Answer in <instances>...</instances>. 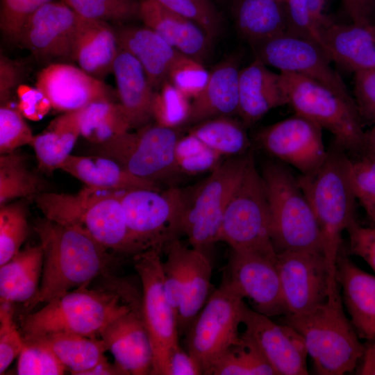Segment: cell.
<instances>
[{"instance_id": "obj_1", "label": "cell", "mask_w": 375, "mask_h": 375, "mask_svg": "<svg viewBox=\"0 0 375 375\" xmlns=\"http://www.w3.org/2000/svg\"><path fill=\"white\" fill-rule=\"evenodd\" d=\"M34 229L44 257L40 288L26 303L28 310L69 291L88 288L108 273V249L83 229L45 217L36 222Z\"/></svg>"}, {"instance_id": "obj_2", "label": "cell", "mask_w": 375, "mask_h": 375, "mask_svg": "<svg viewBox=\"0 0 375 375\" xmlns=\"http://www.w3.org/2000/svg\"><path fill=\"white\" fill-rule=\"evenodd\" d=\"M140 306L141 299L124 283L107 289H77L28 313L22 319V330L24 338L67 333L96 338L114 320Z\"/></svg>"}, {"instance_id": "obj_3", "label": "cell", "mask_w": 375, "mask_h": 375, "mask_svg": "<svg viewBox=\"0 0 375 375\" xmlns=\"http://www.w3.org/2000/svg\"><path fill=\"white\" fill-rule=\"evenodd\" d=\"M350 156L334 140L325 159L312 172L297 178L317 219L331 281L336 280L342 234L356 220V201L349 176Z\"/></svg>"}, {"instance_id": "obj_4", "label": "cell", "mask_w": 375, "mask_h": 375, "mask_svg": "<svg viewBox=\"0 0 375 375\" xmlns=\"http://www.w3.org/2000/svg\"><path fill=\"white\" fill-rule=\"evenodd\" d=\"M121 192L85 185L75 194L43 193L35 202L45 218L78 226L107 249L133 258L140 253L126 224Z\"/></svg>"}, {"instance_id": "obj_5", "label": "cell", "mask_w": 375, "mask_h": 375, "mask_svg": "<svg viewBox=\"0 0 375 375\" xmlns=\"http://www.w3.org/2000/svg\"><path fill=\"white\" fill-rule=\"evenodd\" d=\"M284 317V324L303 338L317 374L342 375L357 369L364 344L344 312L342 297L328 299L306 313Z\"/></svg>"}, {"instance_id": "obj_6", "label": "cell", "mask_w": 375, "mask_h": 375, "mask_svg": "<svg viewBox=\"0 0 375 375\" xmlns=\"http://www.w3.org/2000/svg\"><path fill=\"white\" fill-rule=\"evenodd\" d=\"M270 214L271 235L276 253H323L319 227L297 178L280 163L266 164L261 174Z\"/></svg>"}, {"instance_id": "obj_7", "label": "cell", "mask_w": 375, "mask_h": 375, "mask_svg": "<svg viewBox=\"0 0 375 375\" xmlns=\"http://www.w3.org/2000/svg\"><path fill=\"white\" fill-rule=\"evenodd\" d=\"M252 156L247 153L222 162L202 181L181 189L183 210L179 234H185L192 247L208 253L218 242L228 203Z\"/></svg>"}, {"instance_id": "obj_8", "label": "cell", "mask_w": 375, "mask_h": 375, "mask_svg": "<svg viewBox=\"0 0 375 375\" xmlns=\"http://www.w3.org/2000/svg\"><path fill=\"white\" fill-rule=\"evenodd\" d=\"M288 101L295 111L326 129L334 141L353 157L361 156L365 133L354 99L343 97L309 78L280 72Z\"/></svg>"}, {"instance_id": "obj_9", "label": "cell", "mask_w": 375, "mask_h": 375, "mask_svg": "<svg viewBox=\"0 0 375 375\" xmlns=\"http://www.w3.org/2000/svg\"><path fill=\"white\" fill-rule=\"evenodd\" d=\"M231 250L275 258L267 197L252 155L226 206L218 242Z\"/></svg>"}, {"instance_id": "obj_10", "label": "cell", "mask_w": 375, "mask_h": 375, "mask_svg": "<svg viewBox=\"0 0 375 375\" xmlns=\"http://www.w3.org/2000/svg\"><path fill=\"white\" fill-rule=\"evenodd\" d=\"M180 138L178 128L149 123L96 144V149L138 177L171 185L183 174L176 156Z\"/></svg>"}, {"instance_id": "obj_11", "label": "cell", "mask_w": 375, "mask_h": 375, "mask_svg": "<svg viewBox=\"0 0 375 375\" xmlns=\"http://www.w3.org/2000/svg\"><path fill=\"white\" fill-rule=\"evenodd\" d=\"M244 298L226 279L209 297L185 333L186 350L206 375L215 362L240 338Z\"/></svg>"}, {"instance_id": "obj_12", "label": "cell", "mask_w": 375, "mask_h": 375, "mask_svg": "<svg viewBox=\"0 0 375 375\" xmlns=\"http://www.w3.org/2000/svg\"><path fill=\"white\" fill-rule=\"evenodd\" d=\"M160 252L150 249L133 257L142 283L141 314L153 354L152 375H167L170 356L180 345L176 317L165 293Z\"/></svg>"}, {"instance_id": "obj_13", "label": "cell", "mask_w": 375, "mask_h": 375, "mask_svg": "<svg viewBox=\"0 0 375 375\" xmlns=\"http://www.w3.org/2000/svg\"><path fill=\"white\" fill-rule=\"evenodd\" d=\"M120 199L126 224L140 253L162 251L179 235L183 210L181 190L133 189L122 191Z\"/></svg>"}, {"instance_id": "obj_14", "label": "cell", "mask_w": 375, "mask_h": 375, "mask_svg": "<svg viewBox=\"0 0 375 375\" xmlns=\"http://www.w3.org/2000/svg\"><path fill=\"white\" fill-rule=\"evenodd\" d=\"M282 297L287 315H301L341 298L331 278L324 256L313 251L276 253Z\"/></svg>"}, {"instance_id": "obj_15", "label": "cell", "mask_w": 375, "mask_h": 375, "mask_svg": "<svg viewBox=\"0 0 375 375\" xmlns=\"http://www.w3.org/2000/svg\"><path fill=\"white\" fill-rule=\"evenodd\" d=\"M256 59L280 72H290L312 79L344 98L353 99L331 60L315 42L290 32L250 44Z\"/></svg>"}, {"instance_id": "obj_16", "label": "cell", "mask_w": 375, "mask_h": 375, "mask_svg": "<svg viewBox=\"0 0 375 375\" xmlns=\"http://www.w3.org/2000/svg\"><path fill=\"white\" fill-rule=\"evenodd\" d=\"M322 130L314 122L295 114L262 128L256 140L265 152L306 174L317 168L326 158Z\"/></svg>"}, {"instance_id": "obj_17", "label": "cell", "mask_w": 375, "mask_h": 375, "mask_svg": "<svg viewBox=\"0 0 375 375\" xmlns=\"http://www.w3.org/2000/svg\"><path fill=\"white\" fill-rule=\"evenodd\" d=\"M223 278L256 311L269 317L287 315L276 257L231 250Z\"/></svg>"}, {"instance_id": "obj_18", "label": "cell", "mask_w": 375, "mask_h": 375, "mask_svg": "<svg viewBox=\"0 0 375 375\" xmlns=\"http://www.w3.org/2000/svg\"><path fill=\"white\" fill-rule=\"evenodd\" d=\"M244 333L260 349L277 375H306L308 352L302 335L294 328L278 324L249 307H242Z\"/></svg>"}, {"instance_id": "obj_19", "label": "cell", "mask_w": 375, "mask_h": 375, "mask_svg": "<svg viewBox=\"0 0 375 375\" xmlns=\"http://www.w3.org/2000/svg\"><path fill=\"white\" fill-rule=\"evenodd\" d=\"M79 19L65 2L52 1L28 17L17 41L42 59H72Z\"/></svg>"}, {"instance_id": "obj_20", "label": "cell", "mask_w": 375, "mask_h": 375, "mask_svg": "<svg viewBox=\"0 0 375 375\" xmlns=\"http://www.w3.org/2000/svg\"><path fill=\"white\" fill-rule=\"evenodd\" d=\"M35 86L51 106L60 112L79 110L101 100H112V92L101 79L67 63H52L38 74Z\"/></svg>"}, {"instance_id": "obj_21", "label": "cell", "mask_w": 375, "mask_h": 375, "mask_svg": "<svg viewBox=\"0 0 375 375\" xmlns=\"http://www.w3.org/2000/svg\"><path fill=\"white\" fill-rule=\"evenodd\" d=\"M100 338L106 351L126 375L152 374L153 354L141 306L132 308L108 324Z\"/></svg>"}, {"instance_id": "obj_22", "label": "cell", "mask_w": 375, "mask_h": 375, "mask_svg": "<svg viewBox=\"0 0 375 375\" xmlns=\"http://www.w3.org/2000/svg\"><path fill=\"white\" fill-rule=\"evenodd\" d=\"M336 280L342 301L360 338H375V276L367 273L347 256L344 244L338 260Z\"/></svg>"}, {"instance_id": "obj_23", "label": "cell", "mask_w": 375, "mask_h": 375, "mask_svg": "<svg viewBox=\"0 0 375 375\" xmlns=\"http://www.w3.org/2000/svg\"><path fill=\"white\" fill-rule=\"evenodd\" d=\"M288 103L281 74L271 71L258 59L240 69L238 115L246 127L270 110Z\"/></svg>"}, {"instance_id": "obj_24", "label": "cell", "mask_w": 375, "mask_h": 375, "mask_svg": "<svg viewBox=\"0 0 375 375\" xmlns=\"http://www.w3.org/2000/svg\"><path fill=\"white\" fill-rule=\"evenodd\" d=\"M321 47L331 61L357 72L375 69V23L338 24L322 30Z\"/></svg>"}, {"instance_id": "obj_25", "label": "cell", "mask_w": 375, "mask_h": 375, "mask_svg": "<svg viewBox=\"0 0 375 375\" xmlns=\"http://www.w3.org/2000/svg\"><path fill=\"white\" fill-rule=\"evenodd\" d=\"M140 19L179 53L203 63L212 40L196 23L162 6L140 0Z\"/></svg>"}, {"instance_id": "obj_26", "label": "cell", "mask_w": 375, "mask_h": 375, "mask_svg": "<svg viewBox=\"0 0 375 375\" xmlns=\"http://www.w3.org/2000/svg\"><path fill=\"white\" fill-rule=\"evenodd\" d=\"M238 60L237 56H231L210 71L205 88L191 103L188 124L238 115L240 72Z\"/></svg>"}, {"instance_id": "obj_27", "label": "cell", "mask_w": 375, "mask_h": 375, "mask_svg": "<svg viewBox=\"0 0 375 375\" xmlns=\"http://www.w3.org/2000/svg\"><path fill=\"white\" fill-rule=\"evenodd\" d=\"M115 31L119 49L140 62L151 87L158 90L167 81L172 67L182 53L146 26L119 25Z\"/></svg>"}, {"instance_id": "obj_28", "label": "cell", "mask_w": 375, "mask_h": 375, "mask_svg": "<svg viewBox=\"0 0 375 375\" xmlns=\"http://www.w3.org/2000/svg\"><path fill=\"white\" fill-rule=\"evenodd\" d=\"M119 51L115 28L110 24L80 16L72 55L80 68L102 79L112 73Z\"/></svg>"}, {"instance_id": "obj_29", "label": "cell", "mask_w": 375, "mask_h": 375, "mask_svg": "<svg viewBox=\"0 0 375 375\" xmlns=\"http://www.w3.org/2000/svg\"><path fill=\"white\" fill-rule=\"evenodd\" d=\"M119 104L131 128H140L148 124L152 116L155 90L140 62L128 52L120 49L114 62Z\"/></svg>"}, {"instance_id": "obj_30", "label": "cell", "mask_w": 375, "mask_h": 375, "mask_svg": "<svg viewBox=\"0 0 375 375\" xmlns=\"http://www.w3.org/2000/svg\"><path fill=\"white\" fill-rule=\"evenodd\" d=\"M60 169L90 187L113 191L141 188L162 190L160 184L138 177L117 161L98 154H70Z\"/></svg>"}, {"instance_id": "obj_31", "label": "cell", "mask_w": 375, "mask_h": 375, "mask_svg": "<svg viewBox=\"0 0 375 375\" xmlns=\"http://www.w3.org/2000/svg\"><path fill=\"white\" fill-rule=\"evenodd\" d=\"M232 15L238 33L249 44L288 31L284 0H233Z\"/></svg>"}, {"instance_id": "obj_32", "label": "cell", "mask_w": 375, "mask_h": 375, "mask_svg": "<svg viewBox=\"0 0 375 375\" xmlns=\"http://www.w3.org/2000/svg\"><path fill=\"white\" fill-rule=\"evenodd\" d=\"M43 257L40 244L31 246L0 265L1 303H28L36 295L42 277Z\"/></svg>"}, {"instance_id": "obj_33", "label": "cell", "mask_w": 375, "mask_h": 375, "mask_svg": "<svg viewBox=\"0 0 375 375\" xmlns=\"http://www.w3.org/2000/svg\"><path fill=\"white\" fill-rule=\"evenodd\" d=\"M81 110L64 112L45 131L34 135L31 145L41 169L47 172L61 169L81 135Z\"/></svg>"}, {"instance_id": "obj_34", "label": "cell", "mask_w": 375, "mask_h": 375, "mask_svg": "<svg viewBox=\"0 0 375 375\" xmlns=\"http://www.w3.org/2000/svg\"><path fill=\"white\" fill-rule=\"evenodd\" d=\"M24 338L48 347L72 374L83 375L107 360L106 349L101 339L67 333Z\"/></svg>"}, {"instance_id": "obj_35", "label": "cell", "mask_w": 375, "mask_h": 375, "mask_svg": "<svg viewBox=\"0 0 375 375\" xmlns=\"http://www.w3.org/2000/svg\"><path fill=\"white\" fill-rule=\"evenodd\" d=\"M212 265L208 253L188 248L181 303L177 314L179 334L188 331L210 294Z\"/></svg>"}, {"instance_id": "obj_36", "label": "cell", "mask_w": 375, "mask_h": 375, "mask_svg": "<svg viewBox=\"0 0 375 375\" xmlns=\"http://www.w3.org/2000/svg\"><path fill=\"white\" fill-rule=\"evenodd\" d=\"M246 128L241 121L222 116L194 124L188 133L222 156L236 157L249 152L251 142Z\"/></svg>"}, {"instance_id": "obj_37", "label": "cell", "mask_w": 375, "mask_h": 375, "mask_svg": "<svg viewBox=\"0 0 375 375\" xmlns=\"http://www.w3.org/2000/svg\"><path fill=\"white\" fill-rule=\"evenodd\" d=\"M130 129L119 103L101 100L81 110V135L95 144L103 143Z\"/></svg>"}, {"instance_id": "obj_38", "label": "cell", "mask_w": 375, "mask_h": 375, "mask_svg": "<svg viewBox=\"0 0 375 375\" xmlns=\"http://www.w3.org/2000/svg\"><path fill=\"white\" fill-rule=\"evenodd\" d=\"M206 375H276L256 344L242 333L240 340L230 347Z\"/></svg>"}, {"instance_id": "obj_39", "label": "cell", "mask_w": 375, "mask_h": 375, "mask_svg": "<svg viewBox=\"0 0 375 375\" xmlns=\"http://www.w3.org/2000/svg\"><path fill=\"white\" fill-rule=\"evenodd\" d=\"M37 176L28 170L24 158L15 151L0 156V206L36 194L40 188Z\"/></svg>"}, {"instance_id": "obj_40", "label": "cell", "mask_w": 375, "mask_h": 375, "mask_svg": "<svg viewBox=\"0 0 375 375\" xmlns=\"http://www.w3.org/2000/svg\"><path fill=\"white\" fill-rule=\"evenodd\" d=\"M284 2L288 32L308 39L321 47V31L331 21L324 12L325 0H284Z\"/></svg>"}, {"instance_id": "obj_41", "label": "cell", "mask_w": 375, "mask_h": 375, "mask_svg": "<svg viewBox=\"0 0 375 375\" xmlns=\"http://www.w3.org/2000/svg\"><path fill=\"white\" fill-rule=\"evenodd\" d=\"M79 16L124 25L140 19V0H62Z\"/></svg>"}, {"instance_id": "obj_42", "label": "cell", "mask_w": 375, "mask_h": 375, "mask_svg": "<svg viewBox=\"0 0 375 375\" xmlns=\"http://www.w3.org/2000/svg\"><path fill=\"white\" fill-rule=\"evenodd\" d=\"M28 234L26 209L21 203L0 206V265L19 251Z\"/></svg>"}, {"instance_id": "obj_43", "label": "cell", "mask_w": 375, "mask_h": 375, "mask_svg": "<svg viewBox=\"0 0 375 375\" xmlns=\"http://www.w3.org/2000/svg\"><path fill=\"white\" fill-rule=\"evenodd\" d=\"M168 81L155 90L152 102V116L156 123L163 126L178 128L188 124L191 103Z\"/></svg>"}, {"instance_id": "obj_44", "label": "cell", "mask_w": 375, "mask_h": 375, "mask_svg": "<svg viewBox=\"0 0 375 375\" xmlns=\"http://www.w3.org/2000/svg\"><path fill=\"white\" fill-rule=\"evenodd\" d=\"M167 10L199 25L213 41L222 32V16L210 0H155Z\"/></svg>"}, {"instance_id": "obj_45", "label": "cell", "mask_w": 375, "mask_h": 375, "mask_svg": "<svg viewBox=\"0 0 375 375\" xmlns=\"http://www.w3.org/2000/svg\"><path fill=\"white\" fill-rule=\"evenodd\" d=\"M349 176L356 201L375 224V158L363 155L350 157Z\"/></svg>"}, {"instance_id": "obj_46", "label": "cell", "mask_w": 375, "mask_h": 375, "mask_svg": "<svg viewBox=\"0 0 375 375\" xmlns=\"http://www.w3.org/2000/svg\"><path fill=\"white\" fill-rule=\"evenodd\" d=\"M67 369L48 347L24 339V347L18 356L17 374L61 375Z\"/></svg>"}, {"instance_id": "obj_47", "label": "cell", "mask_w": 375, "mask_h": 375, "mask_svg": "<svg viewBox=\"0 0 375 375\" xmlns=\"http://www.w3.org/2000/svg\"><path fill=\"white\" fill-rule=\"evenodd\" d=\"M210 71L203 63L183 54L172 67L167 81L189 99L195 98L205 88Z\"/></svg>"}, {"instance_id": "obj_48", "label": "cell", "mask_w": 375, "mask_h": 375, "mask_svg": "<svg viewBox=\"0 0 375 375\" xmlns=\"http://www.w3.org/2000/svg\"><path fill=\"white\" fill-rule=\"evenodd\" d=\"M34 135L18 108L2 103L0 108V153H8L31 144Z\"/></svg>"}, {"instance_id": "obj_49", "label": "cell", "mask_w": 375, "mask_h": 375, "mask_svg": "<svg viewBox=\"0 0 375 375\" xmlns=\"http://www.w3.org/2000/svg\"><path fill=\"white\" fill-rule=\"evenodd\" d=\"M10 303L2 302L0 306V374L18 357L24 344V337L14 322Z\"/></svg>"}, {"instance_id": "obj_50", "label": "cell", "mask_w": 375, "mask_h": 375, "mask_svg": "<svg viewBox=\"0 0 375 375\" xmlns=\"http://www.w3.org/2000/svg\"><path fill=\"white\" fill-rule=\"evenodd\" d=\"M54 0H1L0 28L8 37L17 40L28 17L44 5Z\"/></svg>"}, {"instance_id": "obj_51", "label": "cell", "mask_w": 375, "mask_h": 375, "mask_svg": "<svg viewBox=\"0 0 375 375\" xmlns=\"http://www.w3.org/2000/svg\"><path fill=\"white\" fill-rule=\"evenodd\" d=\"M354 100L359 114L375 124V69L354 73Z\"/></svg>"}, {"instance_id": "obj_52", "label": "cell", "mask_w": 375, "mask_h": 375, "mask_svg": "<svg viewBox=\"0 0 375 375\" xmlns=\"http://www.w3.org/2000/svg\"><path fill=\"white\" fill-rule=\"evenodd\" d=\"M347 231L349 253L362 258L375 272V228L364 227L356 222Z\"/></svg>"}, {"instance_id": "obj_53", "label": "cell", "mask_w": 375, "mask_h": 375, "mask_svg": "<svg viewBox=\"0 0 375 375\" xmlns=\"http://www.w3.org/2000/svg\"><path fill=\"white\" fill-rule=\"evenodd\" d=\"M222 158L220 154L205 146L176 160L182 174L194 175L208 171L212 172L222 162Z\"/></svg>"}, {"instance_id": "obj_54", "label": "cell", "mask_w": 375, "mask_h": 375, "mask_svg": "<svg viewBox=\"0 0 375 375\" xmlns=\"http://www.w3.org/2000/svg\"><path fill=\"white\" fill-rule=\"evenodd\" d=\"M203 370L187 350H183L180 345L170 356L167 375H201Z\"/></svg>"}, {"instance_id": "obj_55", "label": "cell", "mask_w": 375, "mask_h": 375, "mask_svg": "<svg viewBox=\"0 0 375 375\" xmlns=\"http://www.w3.org/2000/svg\"><path fill=\"white\" fill-rule=\"evenodd\" d=\"M19 79V68L13 61L1 55L0 99L4 103L10 98Z\"/></svg>"}, {"instance_id": "obj_56", "label": "cell", "mask_w": 375, "mask_h": 375, "mask_svg": "<svg viewBox=\"0 0 375 375\" xmlns=\"http://www.w3.org/2000/svg\"><path fill=\"white\" fill-rule=\"evenodd\" d=\"M352 22L358 24L374 23L375 0H342Z\"/></svg>"}, {"instance_id": "obj_57", "label": "cell", "mask_w": 375, "mask_h": 375, "mask_svg": "<svg viewBox=\"0 0 375 375\" xmlns=\"http://www.w3.org/2000/svg\"><path fill=\"white\" fill-rule=\"evenodd\" d=\"M357 374L375 375V340H367L364 351L358 365Z\"/></svg>"}, {"instance_id": "obj_58", "label": "cell", "mask_w": 375, "mask_h": 375, "mask_svg": "<svg viewBox=\"0 0 375 375\" xmlns=\"http://www.w3.org/2000/svg\"><path fill=\"white\" fill-rule=\"evenodd\" d=\"M83 375H126V374L116 363L111 364L107 359L85 372Z\"/></svg>"}, {"instance_id": "obj_59", "label": "cell", "mask_w": 375, "mask_h": 375, "mask_svg": "<svg viewBox=\"0 0 375 375\" xmlns=\"http://www.w3.org/2000/svg\"><path fill=\"white\" fill-rule=\"evenodd\" d=\"M362 155L375 158V124L369 131L365 133V146Z\"/></svg>"}, {"instance_id": "obj_60", "label": "cell", "mask_w": 375, "mask_h": 375, "mask_svg": "<svg viewBox=\"0 0 375 375\" xmlns=\"http://www.w3.org/2000/svg\"><path fill=\"white\" fill-rule=\"evenodd\" d=\"M374 340H375V338H374Z\"/></svg>"}, {"instance_id": "obj_61", "label": "cell", "mask_w": 375, "mask_h": 375, "mask_svg": "<svg viewBox=\"0 0 375 375\" xmlns=\"http://www.w3.org/2000/svg\"></svg>"}]
</instances>
